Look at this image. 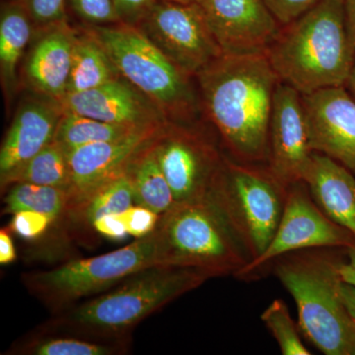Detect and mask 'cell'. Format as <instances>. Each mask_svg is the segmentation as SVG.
<instances>
[{
  "instance_id": "obj_1",
  "label": "cell",
  "mask_w": 355,
  "mask_h": 355,
  "mask_svg": "<svg viewBox=\"0 0 355 355\" xmlns=\"http://www.w3.org/2000/svg\"><path fill=\"white\" fill-rule=\"evenodd\" d=\"M202 111L228 155L266 164L268 130L279 77L266 53H223L196 76Z\"/></svg>"
},
{
  "instance_id": "obj_2",
  "label": "cell",
  "mask_w": 355,
  "mask_h": 355,
  "mask_svg": "<svg viewBox=\"0 0 355 355\" xmlns=\"http://www.w3.org/2000/svg\"><path fill=\"white\" fill-rule=\"evenodd\" d=\"M210 279L193 268L153 266L53 314L38 329L99 340H130L141 322Z\"/></svg>"
},
{
  "instance_id": "obj_3",
  "label": "cell",
  "mask_w": 355,
  "mask_h": 355,
  "mask_svg": "<svg viewBox=\"0 0 355 355\" xmlns=\"http://www.w3.org/2000/svg\"><path fill=\"white\" fill-rule=\"evenodd\" d=\"M280 83L301 94L345 86L355 64L343 0H319L282 26L266 53Z\"/></svg>"
},
{
  "instance_id": "obj_4",
  "label": "cell",
  "mask_w": 355,
  "mask_h": 355,
  "mask_svg": "<svg viewBox=\"0 0 355 355\" xmlns=\"http://www.w3.org/2000/svg\"><path fill=\"white\" fill-rule=\"evenodd\" d=\"M343 249L294 252L273 261V272L298 311L302 335L327 355H355V320L340 295Z\"/></svg>"
},
{
  "instance_id": "obj_5",
  "label": "cell",
  "mask_w": 355,
  "mask_h": 355,
  "mask_svg": "<svg viewBox=\"0 0 355 355\" xmlns=\"http://www.w3.org/2000/svg\"><path fill=\"white\" fill-rule=\"evenodd\" d=\"M166 266L193 268L210 277H236L251 261L244 242L210 196L175 202L159 219Z\"/></svg>"
},
{
  "instance_id": "obj_6",
  "label": "cell",
  "mask_w": 355,
  "mask_h": 355,
  "mask_svg": "<svg viewBox=\"0 0 355 355\" xmlns=\"http://www.w3.org/2000/svg\"><path fill=\"white\" fill-rule=\"evenodd\" d=\"M86 26L121 77L150 99L168 121L196 123L202 113L196 78L179 69L137 26L125 22Z\"/></svg>"
},
{
  "instance_id": "obj_7",
  "label": "cell",
  "mask_w": 355,
  "mask_h": 355,
  "mask_svg": "<svg viewBox=\"0 0 355 355\" xmlns=\"http://www.w3.org/2000/svg\"><path fill=\"white\" fill-rule=\"evenodd\" d=\"M165 266L157 227L127 246L86 259H76L51 270L21 275L27 291L57 314L118 286L135 273Z\"/></svg>"
},
{
  "instance_id": "obj_8",
  "label": "cell",
  "mask_w": 355,
  "mask_h": 355,
  "mask_svg": "<svg viewBox=\"0 0 355 355\" xmlns=\"http://www.w3.org/2000/svg\"><path fill=\"white\" fill-rule=\"evenodd\" d=\"M287 193L288 187L275 177L268 165L240 162L224 153L209 195L254 260L266 251L277 232Z\"/></svg>"
},
{
  "instance_id": "obj_9",
  "label": "cell",
  "mask_w": 355,
  "mask_h": 355,
  "mask_svg": "<svg viewBox=\"0 0 355 355\" xmlns=\"http://www.w3.org/2000/svg\"><path fill=\"white\" fill-rule=\"evenodd\" d=\"M135 26L193 78L224 53L198 2L157 0Z\"/></svg>"
},
{
  "instance_id": "obj_10",
  "label": "cell",
  "mask_w": 355,
  "mask_h": 355,
  "mask_svg": "<svg viewBox=\"0 0 355 355\" xmlns=\"http://www.w3.org/2000/svg\"><path fill=\"white\" fill-rule=\"evenodd\" d=\"M156 155L175 202L207 197L224 153L197 123L168 121L154 140Z\"/></svg>"
},
{
  "instance_id": "obj_11",
  "label": "cell",
  "mask_w": 355,
  "mask_h": 355,
  "mask_svg": "<svg viewBox=\"0 0 355 355\" xmlns=\"http://www.w3.org/2000/svg\"><path fill=\"white\" fill-rule=\"evenodd\" d=\"M354 245V235L320 209L305 182H297L288 187L286 207L272 242L235 277L249 279L280 257L294 252L319 248L349 250Z\"/></svg>"
},
{
  "instance_id": "obj_12",
  "label": "cell",
  "mask_w": 355,
  "mask_h": 355,
  "mask_svg": "<svg viewBox=\"0 0 355 355\" xmlns=\"http://www.w3.org/2000/svg\"><path fill=\"white\" fill-rule=\"evenodd\" d=\"M302 95L286 83L277 84L270 130L268 169L286 187L304 182L312 164Z\"/></svg>"
},
{
  "instance_id": "obj_13",
  "label": "cell",
  "mask_w": 355,
  "mask_h": 355,
  "mask_svg": "<svg viewBox=\"0 0 355 355\" xmlns=\"http://www.w3.org/2000/svg\"><path fill=\"white\" fill-rule=\"evenodd\" d=\"M302 95L313 153L345 166L355 175V99L345 86Z\"/></svg>"
},
{
  "instance_id": "obj_14",
  "label": "cell",
  "mask_w": 355,
  "mask_h": 355,
  "mask_svg": "<svg viewBox=\"0 0 355 355\" xmlns=\"http://www.w3.org/2000/svg\"><path fill=\"white\" fill-rule=\"evenodd\" d=\"M217 43L228 55L266 53L282 29L263 0H198Z\"/></svg>"
},
{
  "instance_id": "obj_15",
  "label": "cell",
  "mask_w": 355,
  "mask_h": 355,
  "mask_svg": "<svg viewBox=\"0 0 355 355\" xmlns=\"http://www.w3.org/2000/svg\"><path fill=\"white\" fill-rule=\"evenodd\" d=\"M166 125L167 123L141 128L120 139L69 151V205L104 182L127 171L133 157L155 139Z\"/></svg>"
},
{
  "instance_id": "obj_16",
  "label": "cell",
  "mask_w": 355,
  "mask_h": 355,
  "mask_svg": "<svg viewBox=\"0 0 355 355\" xmlns=\"http://www.w3.org/2000/svg\"><path fill=\"white\" fill-rule=\"evenodd\" d=\"M76 32L69 20L34 31L22 80L36 94L58 103L67 94Z\"/></svg>"
},
{
  "instance_id": "obj_17",
  "label": "cell",
  "mask_w": 355,
  "mask_h": 355,
  "mask_svg": "<svg viewBox=\"0 0 355 355\" xmlns=\"http://www.w3.org/2000/svg\"><path fill=\"white\" fill-rule=\"evenodd\" d=\"M60 104L64 111L118 125L150 127L170 121L150 99L123 77L83 92L69 93Z\"/></svg>"
},
{
  "instance_id": "obj_18",
  "label": "cell",
  "mask_w": 355,
  "mask_h": 355,
  "mask_svg": "<svg viewBox=\"0 0 355 355\" xmlns=\"http://www.w3.org/2000/svg\"><path fill=\"white\" fill-rule=\"evenodd\" d=\"M62 113L60 103L42 96L18 109L0 149V182L53 141Z\"/></svg>"
},
{
  "instance_id": "obj_19",
  "label": "cell",
  "mask_w": 355,
  "mask_h": 355,
  "mask_svg": "<svg viewBox=\"0 0 355 355\" xmlns=\"http://www.w3.org/2000/svg\"><path fill=\"white\" fill-rule=\"evenodd\" d=\"M304 182L320 209L355 239L354 173L333 159L314 153Z\"/></svg>"
},
{
  "instance_id": "obj_20",
  "label": "cell",
  "mask_w": 355,
  "mask_h": 355,
  "mask_svg": "<svg viewBox=\"0 0 355 355\" xmlns=\"http://www.w3.org/2000/svg\"><path fill=\"white\" fill-rule=\"evenodd\" d=\"M132 338L99 340L64 333L35 330L22 336L2 352L3 355H125Z\"/></svg>"
},
{
  "instance_id": "obj_21",
  "label": "cell",
  "mask_w": 355,
  "mask_h": 355,
  "mask_svg": "<svg viewBox=\"0 0 355 355\" xmlns=\"http://www.w3.org/2000/svg\"><path fill=\"white\" fill-rule=\"evenodd\" d=\"M34 26L20 0H4L0 14V73L6 94L17 88V69L34 35Z\"/></svg>"
},
{
  "instance_id": "obj_22",
  "label": "cell",
  "mask_w": 355,
  "mask_h": 355,
  "mask_svg": "<svg viewBox=\"0 0 355 355\" xmlns=\"http://www.w3.org/2000/svg\"><path fill=\"white\" fill-rule=\"evenodd\" d=\"M135 205L132 183L127 172L104 182L69 203L64 220L93 230L100 217L118 214Z\"/></svg>"
},
{
  "instance_id": "obj_23",
  "label": "cell",
  "mask_w": 355,
  "mask_h": 355,
  "mask_svg": "<svg viewBox=\"0 0 355 355\" xmlns=\"http://www.w3.org/2000/svg\"><path fill=\"white\" fill-rule=\"evenodd\" d=\"M121 77L108 53L87 26L77 27L67 94L99 87Z\"/></svg>"
},
{
  "instance_id": "obj_24",
  "label": "cell",
  "mask_w": 355,
  "mask_h": 355,
  "mask_svg": "<svg viewBox=\"0 0 355 355\" xmlns=\"http://www.w3.org/2000/svg\"><path fill=\"white\" fill-rule=\"evenodd\" d=\"M154 140L133 157L125 172L132 183L135 205L162 216L175 205V200L159 165Z\"/></svg>"
},
{
  "instance_id": "obj_25",
  "label": "cell",
  "mask_w": 355,
  "mask_h": 355,
  "mask_svg": "<svg viewBox=\"0 0 355 355\" xmlns=\"http://www.w3.org/2000/svg\"><path fill=\"white\" fill-rule=\"evenodd\" d=\"M17 183L55 187L69 191L70 170L67 149L53 139L34 157L0 182L1 193Z\"/></svg>"
},
{
  "instance_id": "obj_26",
  "label": "cell",
  "mask_w": 355,
  "mask_h": 355,
  "mask_svg": "<svg viewBox=\"0 0 355 355\" xmlns=\"http://www.w3.org/2000/svg\"><path fill=\"white\" fill-rule=\"evenodd\" d=\"M2 214L13 216L22 210H34L51 217L53 224L64 220L69 205V191L55 187L17 183L6 191Z\"/></svg>"
},
{
  "instance_id": "obj_27",
  "label": "cell",
  "mask_w": 355,
  "mask_h": 355,
  "mask_svg": "<svg viewBox=\"0 0 355 355\" xmlns=\"http://www.w3.org/2000/svg\"><path fill=\"white\" fill-rule=\"evenodd\" d=\"M144 128L148 127L110 123L64 111L58 123L55 140L62 144L69 153L72 149L88 144L120 139Z\"/></svg>"
},
{
  "instance_id": "obj_28",
  "label": "cell",
  "mask_w": 355,
  "mask_h": 355,
  "mask_svg": "<svg viewBox=\"0 0 355 355\" xmlns=\"http://www.w3.org/2000/svg\"><path fill=\"white\" fill-rule=\"evenodd\" d=\"M266 328L270 331L284 355H309L305 347L297 324L292 319L286 301L275 299L263 311L261 316Z\"/></svg>"
},
{
  "instance_id": "obj_29",
  "label": "cell",
  "mask_w": 355,
  "mask_h": 355,
  "mask_svg": "<svg viewBox=\"0 0 355 355\" xmlns=\"http://www.w3.org/2000/svg\"><path fill=\"white\" fill-rule=\"evenodd\" d=\"M67 8L83 25L103 26L121 22L114 0H67Z\"/></svg>"
},
{
  "instance_id": "obj_30",
  "label": "cell",
  "mask_w": 355,
  "mask_h": 355,
  "mask_svg": "<svg viewBox=\"0 0 355 355\" xmlns=\"http://www.w3.org/2000/svg\"><path fill=\"white\" fill-rule=\"evenodd\" d=\"M35 31L67 19V0H20Z\"/></svg>"
},
{
  "instance_id": "obj_31",
  "label": "cell",
  "mask_w": 355,
  "mask_h": 355,
  "mask_svg": "<svg viewBox=\"0 0 355 355\" xmlns=\"http://www.w3.org/2000/svg\"><path fill=\"white\" fill-rule=\"evenodd\" d=\"M53 225L51 217L34 210H22L12 216L7 228L27 241L39 239Z\"/></svg>"
},
{
  "instance_id": "obj_32",
  "label": "cell",
  "mask_w": 355,
  "mask_h": 355,
  "mask_svg": "<svg viewBox=\"0 0 355 355\" xmlns=\"http://www.w3.org/2000/svg\"><path fill=\"white\" fill-rule=\"evenodd\" d=\"M121 216L125 221L128 235L135 239H140L155 230L161 216L147 207L133 205L121 212Z\"/></svg>"
},
{
  "instance_id": "obj_33",
  "label": "cell",
  "mask_w": 355,
  "mask_h": 355,
  "mask_svg": "<svg viewBox=\"0 0 355 355\" xmlns=\"http://www.w3.org/2000/svg\"><path fill=\"white\" fill-rule=\"evenodd\" d=\"M282 26L289 24L309 10L319 0H263Z\"/></svg>"
},
{
  "instance_id": "obj_34",
  "label": "cell",
  "mask_w": 355,
  "mask_h": 355,
  "mask_svg": "<svg viewBox=\"0 0 355 355\" xmlns=\"http://www.w3.org/2000/svg\"><path fill=\"white\" fill-rule=\"evenodd\" d=\"M157 0H114L121 22L137 25Z\"/></svg>"
},
{
  "instance_id": "obj_35",
  "label": "cell",
  "mask_w": 355,
  "mask_h": 355,
  "mask_svg": "<svg viewBox=\"0 0 355 355\" xmlns=\"http://www.w3.org/2000/svg\"><path fill=\"white\" fill-rule=\"evenodd\" d=\"M93 230L111 241H121L128 235L121 214L100 217L93 224Z\"/></svg>"
},
{
  "instance_id": "obj_36",
  "label": "cell",
  "mask_w": 355,
  "mask_h": 355,
  "mask_svg": "<svg viewBox=\"0 0 355 355\" xmlns=\"http://www.w3.org/2000/svg\"><path fill=\"white\" fill-rule=\"evenodd\" d=\"M12 233L7 227L0 229V265L7 266L13 263L17 259Z\"/></svg>"
},
{
  "instance_id": "obj_37",
  "label": "cell",
  "mask_w": 355,
  "mask_h": 355,
  "mask_svg": "<svg viewBox=\"0 0 355 355\" xmlns=\"http://www.w3.org/2000/svg\"><path fill=\"white\" fill-rule=\"evenodd\" d=\"M340 272L343 282L355 287V245L347 250V259L340 265Z\"/></svg>"
},
{
  "instance_id": "obj_38",
  "label": "cell",
  "mask_w": 355,
  "mask_h": 355,
  "mask_svg": "<svg viewBox=\"0 0 355 355\" xmlns=\"http://www.w3.org/2000/svg\"><path fill=\"white\" fill-rule=\"evenodd\" d=\"M343 6L345 26L355 49V0H343Z\"/></svg>"
},
{
  "instance_id": "obj_39",
  "label": "cell",
  "mask_w": 355,
  "mask_h": 355,
  "mask_svg": "<svg viewBox=\"0 0 355 355\" xmlns=\"http://www.w3.org/2000/svg\"><path fill=\"white\" fill-rule=\"evenodd\" d=\"M340 295L349 314L355 320V287L343 282L340 286Z\"/></svg>"
},
{
  "instance_id": "obj_40",
  "label": "cell",
  "mask_w": 355,
  "mask_h": 355,
  "mask_svg": "<svg viewBox=\"0 0 355 355\" xmlns=\"http://www.w3.org/2000/svg\"><path fill=\"white\" fill-rule=\"evenodd\" d=\"M345 87L349 89L352 95L354 96L355 99V64L354 67V69H352V73H350V76L349 80H347V84H345Z\"/></svg>"
},
{
  "instance_id": "obj_41",
  "label": "cell",
  "mask_w": 355,
  "mask_h": 355,
  "mask_svg": "<svg viewBox=\"0 0 355 355\" xmlns=\"http://www.w3.org/2000/svg\"><path fill=\"white\" fill-rule=\"evenodd\" d=\"M171 1L183 2V3H189V2H197L198 0H171Z\"/></svg>"
},
{
  "instance_id": "obj_42",
  "label": "cell",
  "mask_w": 355,
  "mask_h": 355,
  "mask_svg": "<svg viewBox=\"0 0 355 355\" xmlns=\"http://www.w3.org/2000/svg\"></svg>"
}]
</instances>
